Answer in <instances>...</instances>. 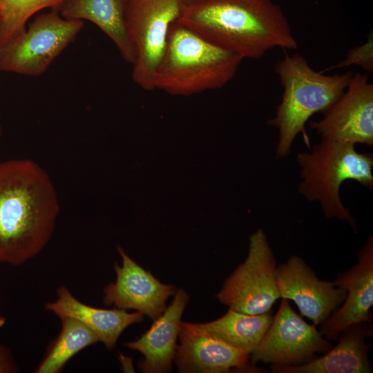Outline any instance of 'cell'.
<instances>
[{
  "label": "cell",
  "instance_id": "6da1fadb",
  "mask_svg": "<svg viewBox=\"0 0 373 373\" xmlns=\"http://www.w3.org/2000/svg\"><path fill=\"white\" fill-rule=\"evenodd\" d=\"M60 207L48 173L30 159L0 162V263L19 266L50 240Z\"/></svg>",
  "mask_w": 373,
  "mask_h": 373
},
{
  "label": "cell",
  "instance_id": "7a4b0ae2",
  "mask_svg": "<svg viewBox=\"0 0 373 373\" xmlns=\"http://www.w3.org/2000/svg\"><path fill=\"white\" fill-rule=\"evenodd\" d=\"M177 21L243 59L298 48L287 18L271 0H201L185 5Z\"/></svg>",
  "mask_w": 373,
  "mask_h": 373
},
{
  "label": "cell",
  "instance_id": "3957f363",
  "mask_svg": "<svg viewBox=\"0 0 373 373\" xmlns=\"http://www.w3.org/2000/svg\"><path fill=\"white\" fill-rule=\"evenodd\" d=\"M242 60L175 21L155 73V89L188 96L220 88L233 79Z\"/></svg>",
  "mask_w": 373,
  "mask_h": 373
},
{
  "label": "cell",
  "instance_id": "277c9868",
  "mask_svg": "<svg viewBox=\"0 0 373 373\" xmlns=\"http://www.w3.org/2000/svg\"><path fill=\"white\" fill-rule=\"evenodd\" d=\"M275 70L283 93L274 117L267 124L278 131L276 155L284 157L290 153L296 135L305 133L309 117L318 112L325 113L341 96L353 73L324 75L314 70L298 53L285 54L276 62Z\"/></svg>",
  "mask_w": 373,
  "mask_h": 373
},
{
  "label": "cell",
  "instance_id": "5b68a950",
  "mask_svg": "<svg viewBox=\"0 0 373 373\" xmlns=\"http://www.w3.org/2000/svg\"><path fill=\"white\" fill-rule=\"evenodd\" d=\"M296 160L302 178L298 192L309 201H318L327 218L346 221L355 229V220L343 206L339 189L347 180L372 189V154L357 152L352 143L321 139L310 151L298 153Z\"/></svg>",
  "mask_w": 373,
  "mask_h": 373
},
{
  "label": "cell",
  "instance_id": "8992f818",
  "mask_svg": "<svg viewBox=\"0 0 373 373\" xmlns=\"http://www.w3.org/2000/svg\"><path fill=\"white\" fill-rule=\"evenodd\" d=\"M82 20L63 18L57 9L38 15L1 46L0 70L27 76L42 75L84 27Z\"/></svg>",
  "mask_w": 373,
  "mask_h": 373
},
{
  "label": "cell",
  "instance_id": "52a82bcc",
  "mask_svg": "<svg viewBox=\"0 0 373 373\" xmlns=\"http://www.w3.org/2000/svg\"><path fill=\"white\" fill-rule=\"evenodd\" d=\"M184 6V0H126V30L135 55L132 77L146 90L155 89L170 27Z\"/></svg>",
  "mask_w": 373,
  "mask_h": 373
},
{
  "label": "cell",
  "instance_id": "ba28073f",
  "mask_svg": "<svg viewBox=\"0 0 373 373\" xmlns=\"http://www.w3.org/2000/svg\"><path fill=\"white\" fill-rule=\"evenodd\" d=\"M276 269V259L266 233L259 229L250 236L246 260L226 280L216 298L240 313L268 312L280 298Z\"/></svg>",
  "mask_w": 373,
  "mask_h": 373
},
{
  "label": "cell",
  "instance_id": "9c48e42d",
  "mask_svg": "<svg viewBox=\"0 0 373 373\" xmlns=\"http://www.w3.org/2000/svg\"><path fill=\"white\" fill-rule=\"evenodd\" d=\"M332 347L314 325L306 323L291 309L289 300L282 298L268 329L250 355L253 364L260 361L276 366L297 365Z\"/></svg>",
  "mask_w": 373,
  "mask_h": 373
},
{
  "label": "cell",
  "instance_id": "30bf717a",
  "mask_svg": "<svg viewBox=\"0 0 373 373\" xmlns=\"http://www.w3.org/2000/svg\"><path fill=\"white\" fill-rule=\"evenodd\" d=\"M311 126L327 139L373 145V85L367 74H353L341 96Z\"/></svg>",
  "mask_w": 373,
  "mask_h": 373
},
{
  "label": "cell",
  "instance_id": "8fae6325",
  "mask_svg": "<svg viewBox=\"0 0 373 373\" xmlns=\"http://www.w3.org/2000/svg\"><path fill=\"white\" fill-rule=\"evenodd\" d=\"M280 298L293 300L300 314L321 325L343 303L346 291L334 282L321 280L299 256L276 267Z\"/></svg>",
  "mask_w": 373,
  "mask_h": 373
},
{
  "label": "cell",
  "instance_id": "7c38bea8",
  "mask_svg": "<svg viewBox=\"0 0 373 373\" xmlns=\"http://www.w3.org/2000/svg\"><path fill=\"white\" fill-rule=\"evenodd\" d=\"M117 251L122 265H114L116 280L104 289V304L124 310L135 309L153 321L166 308L169 297L176 288L158 280L150 271L144 269L122 249Z\"/></svg>",
  "mask_w": 373,
  "mask_h": 373
},
{
  "label": "cell",
  "instance_id": "4fadbf2b",
  "mask_svg": "<svg viewBox=\"0 0 373 373\" xmlns=\"http://www.w3.org/2000/svg\"><path fill=\"white\" fill-rule=\"evenodd\" d=\"M335 285L346 291V297L321 324L320 332L327 340L338 338L340 333L350 325L371 321L373 305V238L370 236L358 254L357 263L340 273Z\"/></svg>",
  "mask_w": 373,
  "mask_h": 373
},
{
  "label": "cell",
  "instance_id": "5bb4252c",
  "mask_svg": "<svg viewBox=\"0 0 373 373\" xmlns=\"http://www.w3.org/2000/svg\"><path fill=\"white\" fill-rule=\"evenodd\" d=\"M175 362L179 372L224 373L247 367L250 354L182 322Z\"/></svg>",
  "mask_w": 373,
  "mask_h": 373
},
{
  "label": "cell",
  "instance_id": "9a60e30c",
  "mask_svg": "<svg viewBox=\"0 0 373 373\" xmlns=\"http://www.w3.org/2000/svg\"><path fill=\"white\" fill-rule=\"evenodd\" d=\"M171 304L152 324L150 329L134 341L124 345L141 353L144 358L139 363L140 370L146 373H163L171 370L177 350V338L182 313L189 296L183 289L174 294Z\"/></svg>",
  "mask_w": 373,
  "mask_h": 373
},
{
  "label": "cell",
  "instance_id": "2e32d148",
  "mask_svg": "<svg viewBox=\"0 0 373 373\" xmlns=\"http://www.w3.org/2000/svg\"><path fill=\"white\" fill-rule=\"evenodd\" d=\"M372 335V327L367 323L350 325L340 333L338 343L323 356L297 365H271L270 370L276 373H370L371 345L365 339Z\"/></svg>",
  "mask_w": 373,
  "mask_h": 373
},
{
  "label": "cell",
  "instance_id": "e0dca14e",
  "mask_svg": "<svg viewBox=\"0 0 373 373\" xmlns=\"http://www.w3.org/2000/svg\"><path fill=\"white\" fill-rule=\"evenodd\" d=\"M57 298L46 303L45 308L58 317L69 316L82 322L90 328L108 350H112L123 331L130 325L143 320L140 312L128 313L126 310L114 308L106 309L87 305L73 296L65 286L57 290Z\"/></svg>",
  "mask_w": 373,
  "mask_h": 373
},
{
  "label": "cell",
  "instance_id": "ac0fdd59",
  "mask_svg": "<svg viewBox=\"0 0 373 373\" xmlns=\"http://www.w3.org/2000/svg\"><path fill=\"white\" fill-rule=\"evenodd\" d=\"M57 10L64 19L95 23L115 44L122 58L134 64L135 51L126 25V0H64Z\"/></svg>",
  "mask_w": 373,
  "mask_h": 373
},
{
  "label": "cell",
  "instance_id": "d6986e66",
  "mask_svg": "<svg viewBox=\"0 0 373 373\" xmlns=\"http://www.w3.org/2000/svg\"><path fill=\"white\" fill-rule=\"evenodd\" d=\"M273 316L270 311L250 315L229 309L216 320L195 324L204 332L251 354L268 329Z\"/></svg>",
  "mask_w": 373,
  "mask_h": 373
},
{
  "label": "cell",
  "instance_id": "ffe728a7",
  "mask_svg": "<svg viewBox=\"0 0 373 373\" xmlns=\"http://www.w3.org/2000/svg\"><path fill=\"white\" fill-rule=\"evenodd\" d=\"M59 318L61 323L60 333L35 370L36 373H58L77 353L99 342L96 334L78 320L69 316Z\"/></svg>",
  "mask_w": 373,
  "mask_h": 373
},
{
  "label": "cell",
  "instance_id": "44dd1931",
  "mask_svg": "<svg viewBox=\"0 0 373 373\" xmlns=\"http://www.w3.org/2000/svg\"><path fill=\"white\" fill-rule=\"evenodd\" d=\"M64 0H0V44L26 28L29 18L46 8L58 9Z\"/></svg>",
  "mask_w": 373,
  "mask_h": 373
},
{
  "label": "cell",
  "instance_id": "7402d4cb",
  "mask_svg": "<svg viewBox=\"0 0 373 373\" xmlns=\"http://www.w3.org/2000/svg\"><path fill=\"white\" fill-rule=\"evenodd\" d=\"M351 66H358L367 73L372 72L373 37L372 32L365 44L350 50L343 60L328 68L327 70H324L322 73H325L326 70Z\"/></svg>",
  "mask_w": 373,
  "mask_h": 373
},
{
  "label": "cell",
  "instance_id": "603a6c76",
  "mask_svg": "<svg viewBox=\"0 0 373 373\" xmlns=\"http://www.w3.org/2000/svg\"><path fill=\"white\" fill-rule=\"evenodd\" d=\"M17 370V365L8 350L0 345V373L15 372Z\"/></svg>",
  "mask_w": 373,
  "mask_h": 373
},
{
  "label": "cell",
  "instance_id": "cb8c5ba5",
  "mask_svg": "<svg viewBox=\"0 0 373 373\" xmlns=\"http://www.w3.org/2000/svg\"><path fill=\"white\" fill-rule=\"evenodd\" d=\"M6 323V318L0 314V327H2Z\"/></svg>",
  "mask_w": 373,
  "mask_h": 373
},
{
  "label": "cell",
  "instance_id": "d4e9b609",
  "mask_svg": "<svg viewBox=\"0 0 373 373\" xmlns=\"http://www.w3.org/2000/svg\"><path fill=\"white\" fill-rule=\"evenodd\" d=\"M184 3H185V5H186L188 3H191L195 2V1H201V0H184Z\"/></svg>",
  "mask_w": 373,
  "mask_h": 373
},
{
  "label": "cell",
  "instance_id": "484cf974",
  "mask_svg": "<svg viewBox=\"0 0 373 373\" xmlns=\"http://www.w3.org/2000/svg\"><path fill=\"white\" fill-rule=\"evenodd\" d=\"M2 133H3V128H2L1 122V119H0V141H1V137H2Z\"/></svg>",
  "mask_w": 373,
  "mask_h": 373
},
{
  "label": "cell",
  "instance_id": "4316f807",
  "mask_svg": "<svg viewBox=\"0 0 373 373\" xmlns=\"http://www.w3.org/2000/svg\"><path fill=\"white\" fill-rule=\"evenodd\" d=\"M0 51H1V44H0Z\"/></svg>",
  "mask_w": 373,
  "mask_h": 373
}]
</instances>
